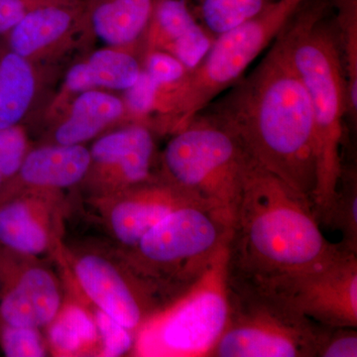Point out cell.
<instances>
[{"label":"cell","mask_w":357,"mask_h":357,"mask_svg":"<svg viewBox=\"0 0 357 357\" xmlns=\"http://www.w3.org/2000/svg\"><path fill=\"white\" fill-rule=\"evenodd\" d=\"M33 144L31 134L26 126L0 129V192L17 172Z\"/></svg>","instance_id":"26"},{"label":"cell","mask_w":357,"mask_h":357,"mask_svg":"<svg viewBox=\"0 0 357 357\" xmlns=\"http://www.w3.org/2000/svg\"><path fill=\"white\" fill-rule=\"evenodd\" d=\"M324 6L314 7L290 25L294 63L311 100L316 184L312 210L319 223L328 213L340 182L347 81L337 35L321 22Z\"/></svg>","instance_id":"3"},{"label":"cell","mask_w":357,"mask_h":357,"mask_svg":"<svg viewBox=\"0 0 357 357\" xmlns=\"http://www.w3.org/2000/svg\"><path fill=\"white\" fill-rule=\"evenodd\" d=\"M342 234V245L357 253V178L356 170L342 168L340 182L328 213L319 225Z\"/></svg>","instance_id":"22"},{"label":"cell","mask_w":357,"mask_h":357,"mask_svg":"<svg viewBox=\"0 0 357 357\" xmlns=\"http://www.w3.org/2000/svg\"><path fill=\"white\" fill-rule=\"evenodd\" d=\"M256 164L236 134L211 115L199 114L171 134L159 155L157 175L232 222Z\"/></svg>","instance_id":"5"},{"label":"cell","mask_w":357,"mask_h":357,"mask_svg":"<svg viewBox=\"0 0 357 357\" xmlns=\"http://www.w3.org/2000/svg\"><path fill=\"white\" fill-rule=\"evenodd\" d=\"M231 220L198 204L162 218L133 248L119 249L163 307L187 291L229 244Z\"/></svg>","instance_id":"4"},{"label":"cell","mask_w":357,"mask_h":357,"mask_svg":"<svg viewBox=\"0 0 357 357\" xmlns=\"http://www.w3.org/2000/svg\"><path fill=\"white\" fill-rule=\"evenodd\" d=\"M89 165L77 188L84 199L100 198L147 182L157 175L155 131L126 123L91 141Z\"/></svg>","instance_id":"11"},{"label":"cell","mask_w":357,"mask_h":357,"mask_svg":"<svg viewBox=\"0 0 357 357\" xmlns=\"http://www.w3.org/2000/svg\"><path fill=\"white\" fill-rule=\"evenodd\" d=\"M66 192L26 190L0 201V248L55 261L65 245Z\"/></svg>","instance_id":"13"},{"label":"cell","mask_w":357,"mask_h":357,"mask_svg":"<svg viewBox=\"0 0 357 357\" xmlns=\"http://www.w3.org/2000/svg\"><path fill=\"white\" fill-rule=\"evenodd\" d=\"M227 326L208 357H316L328 326L266 291L229 279Z\"/></svg>","instance_id":"8"},{"label":"cell","mask_w":357,"mask_h":357,"mask_svg":"<svg viewBox=\"0 0 357 357\" xmlns=\"http://www.w3.org/2000/svg\"><path fill=\"white\" fill-rule=\"evenodd\" d=\"M0 347L8 357H44L50 354L41 328L11 326L1 321Z\"/></svg>","instance_id":"25"},{"label":"cell","mask_w":357,"mask_h":357,"mask_svg":"<svg viewBox=\"0 0 357 357\" xmlns=\"http://www.w3.org/2000/svg\"><path fill=\"white\" fill-rule=\"evenodd\" d=\"M289 26L211 116L236 134L258 165L312 201L314 119L309 93L294 63Z\"/></svg>","instance_id":"1"},{"label":"cell","mask_w":357,"mask_h":357,"mask_svg":"<svg viewBox=\"0 0 357 357\" xmlns=\"http://www.w3.org/2000/svg\"><path fill=\"white\" fill-rule=\"evenodd\" d=\"M61 0H0V37H4L34 9Z\"/></svg>","instance_id":"29"},{"label":"cell","mask_w":357,"mask_h":357,"mask_svg":"<svg viewBox=\"0 0 357 357\" xmlns=\"http://www.w3.org/2000/svg\"><path fill=\"white\" fill-rule=\"evenodd\" d=\"M64 299L61 275L44 258L0 248V321L43 330Z\"/></svg>","instance_id":"12"},{"label":"cell","mask_w":357,"mask_h":357,"mask_svg":"<svg viewBox=\"0 0 357 357\" xmlns=\"http://www.w3.org/2000/svg\"><path fill=\"white\" fill-rule=\"evenodd\" d=\"M86 300L136 335L163 303L114 244H67L55 260Z\"/></svg>","instance_id":"9"},{"label":"cell","mask_w":357,"mask_h":357,"mask_svg":"<svg viewBox=\"0 0 357 357\" xmlns=\"http://www.w3.org/2000/svg\"><path fill=\"white\" fill-rule=\"evenodd\" d=\"M250 286L321 325L357 328V253L347 248L311 269Z\"/></svg>","instance_id":"10"},{"label":"cell","mask_w":357,"mask_h":357,"mask_svg":"<svg viewBox=\"0 0 357 357\" xmlns=\"http://www.w3.org/2000/svg\"><path fill=\"white\" fill-rule=\"evenodd\" d=\"M337 44L347 81V112L357 116V0H337Z\"/></svg>","instance_id":"23"},{"label":"cell","mask_w":357,"mask_h":357,"mask_svg":"<svg viewBox=\"0 0 357 357\" xmlns=\"http://www.w3.org/2000/svg\"><path fill=\"white\" fill-rule=\"evenodd\" d=\"M60 74V65L29 62L0 37V129L31 128L53 95Z\"/></svg>","instance_id":"16"},{"label":"cell","mask_w":357,"mask_h":357,"mask_svg":"<svg viewBox=\"0 0 357 357\" xmlns=\"http://www.w3.org/2000/svg\"><path fill=\"white\" fill-rule=\"evenodd\" d=\"M356 328L328 326L316 357H356Z\"/></svg>","instance_id":"28"},{"label":"cell","mask_w":357,"mask_h":357,"mask_svg":"<svg viewBox=\"0 0 357 357\" xmlns=\"http://www.w3.org/2000/svg\"><path fill=\"white\" fill-rule=\"evenodd\" d=\"M7 45L17 55L39 65H60L75 49L89 44L84 0H61L34 9L8 34Z\"/></svg>","instance_id":"15"},{"label":"cell","mask_w":357,"mask_h":357,"mask_svg":"<svg viewBox=\"0 0 357 357\" xmlns=\"http://www.w3.org/2000/svg\"><path fill=\"white\" fill-rule=\"evenodd\" d=\"M89 165L86 145L34 143L14 177L0 192V201L26 190L77 189Z\"/></svg>","instance_id":"19"},{"label":"cell","mask_w":357,"mask_h":357,"mask_svg":"<svg viewBox=\"0 0 357 357\" xmlns=\"http://www.w3.org/2000/svg\"><path fill=\"white\" fill-rule=\"evenodd\" d=\"M344 248L324 236L311 199L253 167L232 217L229 280L264 285L323 264Z\"/></svg>","instance_id":"2"},{"label":"cell","mask_w":357,"mask_h":357,"mask_svg":"<svg viewBox=\"0 0 357 357\" xmlns=\"http://www.w3.org/2000/svg\"><path fill=\"white\" fill-rule=\"evenodd\" d=\"M128 123L121 96L112 91H84L40 123L38 141L61 145H86L102 134Z\"/></svg>","instance_id":"18"},{"label":"cell","mask_w":357,"mask_h":357,"mask_svg":"<svg viewBox=\"0 0 357 357\" xmlns=\"http://www.w3.org/2000/svg\"><path fill=\"white\" fill-rule=\"evenodd\" d=\"M155 0H84V20L89 43L98 39L105 46L142 51Z\"/></svg>","instance_id":"21"},{"label":"cell","mask_w":357,"mask_h":357,"mask_svg":"<svg viewBox=\"0 0 357 357\" xmlns=\"http://www.w3.org/2000/svg\"><path fill=\"white\" fill-rule=\"evenodd\" d=\"M305 0L269 2L261 13L218 35L210 50L174 91L158 132L173 134L241 79L249 66L287 27Z\"/></svg>","instance_id":"6"},{"label":"cell","mask_w":357,"mask_h":357,"mask_svg":"<svg viewBox=\"0 0 357 357\" xmlns=\"http://www.w3.org/2000/svg\"><path fill=\"white\" fill-rule=\"evenodd\" d=\"M141 66L159 91L175 89L190 70L177 58L159 50L142 51Z\"/></svg>","instance_id":"27"},{"label":"cell","mask_w":357,"mask_h":357,"mask_svg":"<svg viewBox=\"0 0 357 357\" xmlns=\"http://www.w3.org/2000/svg\"><path fill=\"white\" fill-rule=\"evenodd\" d=\"M227 245L196 283L141 326L131 356L208 357L229 321Z\"/></svg>","instance_id":"7"},{"label":"cell","mask_w":357,"mask_h":357,"mask_svg":"<svg viewBox=\"0 0 357 357\" xmlns=\"http://www.w3.org/2000/svg\"><path fill=\"white\" fill-rule=\"evenodd\" d=\"M213 40L187 0H155L142 51L166 52L192 70L210 50Z\"/></svg>","instance_id":"20"},{"label":"cell","mask_w":357,"mask_h":357,"mask_svg":"<svg viewBox=\"0 0 357 357\" xmlns=\"http://www.w3.org/2000/svg\"><path fill=\"white\" fill-rule=\"evenodd\" d=\"M141 53L133 49L105 46L77 59L66 70L38 121L30 129L57 114L75 96L84 91L100 89L122 93L130 88L142 69Z\"/></svg>","instance_id":"17"},{"label":"cell","mask_w":357,"mask_h":357,"mask_svg":"<svg viewBox=\"0 0 357 357\" xmlns=\"http://www.w3.org/2000/svg\"><path fill=\"white\" fill-rule=\"evenodd\" d=\"M199 22L213 37L258 15L267 0H197Z\"/></svg>","instance_id":"24"},{"label":"cell","mask_w":357,"mask_h":357,"mask_svg":"<svg viewBox=\"0 0 357 357\" xmlns=\"http://www.w3.org/2000/svg\"><path fill=\"white\" fill-rule=\"evenodd\" d=\"M84 201L119 249L133 248L148 230L172 211L198 204L158 175L123 191Z\"/></svg>","instance_id":"14"}]
</instances>
